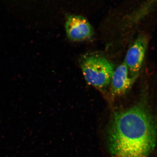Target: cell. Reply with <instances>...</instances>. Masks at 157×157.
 Instances as JSON below:
<instances>
[{
	"mask_svg": "<svg viewBox=\"0 0 157 157\" xmlns=\"http://www.w3.org/2000/svg\"><path fill=\"white\" fill-rule=\"evenodd\" d=\"M67 36L71 40L83 41L91 38L94 34L93 27L87 19L81 16L68 17L65 25Z\"/></svg>",
	"mask_w": 157,
	"mask_h": 157,
	"instance_id": "cell-4",
	"label": "cell"
},
{
	"mask_svg": "<svg viewBox=\"0 0 157 157\" xmlns=\"http://www.w3.org/2000/svg\"><path fill=\"white\" fill-rule=\"evenodd\" d=\"M148 44V36L146 35H140L128 50L124 62L131 77H137L138 76Z\"/></svg>",
	"mask_w": 157,
	"mask_h": 157,
	"instance_id": "cell-3",
	"label": "cell"
},
{
	"mask_svg": "<svg viewBox=\"0 0 157 157\" xmlns=\"http://www.w3.org/2000/svg\"><path fill=\"white\" fill-rule=\"evenodd\" d=\"M80 65L89 85L101 90L110 84L114 66L105 57L97 54L86 55L82 58Z\"/></svg>",
	"mask_w": 157,
	"mask_h": 157,
	"instance_id": "cell-2",
	"label": "cell"
},
{
	"mask_svg": "<svg viewBox=\"0 0 157 157\" xmlns=\"http://www.w3.org/2000/svg\"><path fill=\"white\" fill-rule=\"evenodd\" d=\"M129 71L124 62L115 70L111 83L112 94L114 96L124 95L130 89L137 77L128 76Z\"/></svg>",
	"mask_w": 157,
	"mask_h": 157,
	"instance_id": "cell-5",
	"label": "cell"
},
{
	"mask_svg": "<svg viewBox=\"0 0 157 157\" xmlns=\"http://www.w3.org/2000/svg\"><path fill=\"white\" fill-rule=\"evenodd\" d=\"M154 117L139 104L114 113L108 131L113 157H148L156 145Z\"/></svg>",
	"mask_w": 157,
	"mask_h": 157,
	"instance_id": "cell-1",
	"label": "cell"
}]
</instances>
